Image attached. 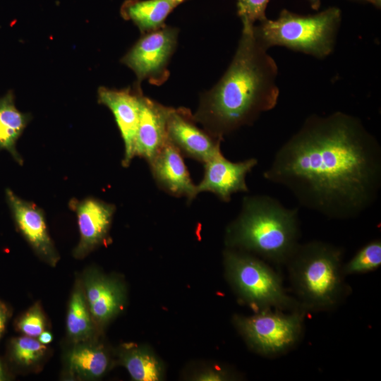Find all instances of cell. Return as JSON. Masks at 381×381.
<instances>
[{
  "mask_svg": "<svg viewBox=\"0 0 381 381\" xmlns=\"http://www.w3.org/2000/svg\"><path fill=\"white\" fill-rule=\"evenodd\" d=\"M258 163L255 158L234 162L220 152L204 163L203 178L196 186L198 193L211 192L222 201L229 202L233 194L248 191L246 177Z\"/></svg>",
  "mask_w": 381,
  "mask_h": 381,
  "instance_id": "11",
  "label": "cell"
},
{
  "mask_svg": "<svg viewBox=\"0 0 381 381\" xmlns=\"http://www.w3.org/2000/svg\"><path fill=\"white\" fill-rule=\"evenodd\" d=\"M263 176L304 208L329 219H353L379 198L381 146L356 116L312 115L276 151Z\"/></svg>",
  "mask_w": 381,
  "mask_h": 381,
  "instance_id": "1",
  "label": "cell"
},
{
  "mask_svg": "<svg viewBox=\"0 0 381 381\" xmlns=\"http://www.w3.org/2000/svg\"><path fill=\"white\" fill-rule=\"evenodd\" d=\"M228 378L227 374L225 372L219 370H210L200 374L197 380L201 381H221Z\"/></svg>",
  "mask_w": 381,
  "mask_h": 381,
  "instance_id": "26",
  "label": "cell"
},
{
  "mask_svg": "<svg viewBox=\"0 0 381 381\" xmlns=\"http://www.w3.org/2000/svg\"><path fill=\"white\" fill-rule=\"evenodd\" d=\"M224 261L235 290L256 310L301 309L296 299L286 291L280 276L265 261L231 250L225 252Z\"/></svg>",
  "mask_w": 381,
  "mask_h": 381,
  "instance_id": "6",
  "label": "cell"
},
{
  "mask_svg": "<svg viewBox=\"0 0 381 381\" xmlns=\"http://www.w3.org/2000/svg\"><path fill=\"white\" fill-rule=\"evenodd\" d=\"M179 30L163 25L142 34V36L121 59L137 77V83L147 79L155 85H160L169 76L168 64L176 48Z\"/></svg>",
  "mask_w": 381,
  "mask_h": 381,
  "instance_id": "8",
  "label": "cell"
},
{
  "mask_svg": "<svg viewBox=\"0 0 381 381\" xmlns=\"http://www.w3.org/2000/svg\"><path fill=\"white\" fill-rule=\"evenodd\" d=\"M343 255L341 248L327 242L314 240L298 244L284 265L301 310H332L350 294Z\"/></svg>",
  "mask_w": 381,
  "mask_h": 381,
  "instance_id": "4",
  "label": "cell"
},
{
  "mask_svg": "<svg viewBox=\"0 0 381 381\" xmlns=\"http://www.w3.org/2000/svg\"><path fill=\"white\" fill-rule=\"evenodd\" d=\"M300 237L298 209L267 195L244 197L239 214L227 229L229 245L277 265L286 264Z\"/></svg>",
  "mask_w": 381,
  "mask_h": 381,
  "instance_id": "3",
  "label": "cell"
},
{
  "mask_svg": "<svg viewBox=\"0 0 381 381\" xmlns=\"http://www.w3.org/2000/svg\"><path fill=\"white\" fill-rule=\"evenodd\" d=\"M142 95L140 84L137 83L134 88L116 90L100 87L98 89V102L112 112L123 141V167H128L133 158Z\"/></svg>",
  "mask_w": 381,
  "mask_h": 381,
  "instance_id": "10",
  "label": "cell"
},
{
  "mask_svg": "<svg viewBox=\"0 0 381 381\" xmlns=\"http://www.w3.org/2000/svg\"><path fill=\"white\" fill-rule=\"evenodd\" d=\"M362 1H365L370 4H373V5H375V6L378 8L380 7L381 0H362Z\"/></svg>",
  "mask_w": 381,
  "mask_h": 381,
  "instance_id": "30",
  "label": "cell"
},
{
  "mask_svg": "<svg viewBox=\"0 0 381 381\" xmlns=\"http://www.w3.org/2000/svg\"><path fill=\"white\" fill-rule=\"evenodd\" d=\"M18 327L26 336L38 337L44 329V318L38 305L32 306L19 320Z\"/></svg>",
  "mask_w": 381,
  "mask_h": 381,
  "instance_id": "25",
  "label": "cell"
},
{
  "mask_svg": "<svg viewBox=\"0 0 381 381\" xmlns=\"http://www.w3.org/2000/svg\"><path fill=\"white\" fill-rule=\"evenodd\" d=\"M108 362L105 352L100 347L92 345L78 346L68 356L71 372L84 377H100L107 370Z\"/></svg>",
  "mask_w": 381,
  "mask_h": 381,
  "instance_id": "19",
  "label": "cell"
},
{
  "mask_svg": "<svg viewBox=\"0 0 381 381\" xmlns=\"http://www.w3.org/2000/svg\"><path fill=\"white\" fill-rule=\"evenodd\" d=\"M123 365L136 381H156L162 378V367L147 350L140 347L127 348L121 354Z\"/></svg>",
  "mask_w": 381,
  "mask_h": 381,
  "instance_id": "20",
  "label": "cell"
},
{
  "mask_svg": "<svg viewBox=\"0 0 381 381\" xmlns=\"http://www.w3.org/2000/svg\"><path fill=\"white\" fill-rule=\"evenodd\" d=\"M87 305L83 291L77 287L72 294L66 319L68 333L75 341L86 339L92 332L90 313Z\"/></svg>",
  "mask_w": 381,
  "mask_h": 381,
  "instance_id": "21",
  "label": "cell"
},
{
  "mask_svg": "<svg viewBox=\"0 0 381 381\" xmlns=\"http://www.w3.org/2000/svg\"><path fill=\"white\" fill-rule=\"evenodd\" d=\"M4 370H3V368H2V366H1V362H0V381L1 380H4Z\"/></svg>",
  "mask_w": 381,
  "mask_h": 381,
  "instance_id": "31",
  "label": "cell"
},
{
  "mask_svg": "<svg viewBox=\"0 0 381 381\" xmlns=\"http://www.w3.org/2000/svg\"><path fill=\"white\" fill-rule=\"evenodd\" d=\"M270 0H237L238 14L242 23L255 25L267 18L265 10Z\"/></svg>",
  "mask_w": 381,
  "mask_h": 381,
  "instance_id": "24",
  "label": "cell"
},
{
  "mask_svg": "<svg viewBox=\"0 0 381 381\" xmlns=\"http://www.w3.org/2000/svg\"><path fill=\"white\" fill-rule=\"evenodd\" d=\"M238 44L219 81L202 95L195 121L223 138L275 107L279 98L277 66L256 38L254 25L242 23Z\"/></svg>",
  "mask_w": 381,
  "mask_h": 381,
  "instance_id": "2",
  "label": "cell"
},
{
  "mask_svg": "<svg viewBox=\"0 0 381 381\" xmlns=\"http://www.w3.org/2000/svg\"><path fill=\"white\" fill-rule=\"evenodd\" d=\"M77 215L80 241L74 250L76 258H83L102 243L109 231L116 207L95 198L70 201Z\"/></svg>",
  "mask_w": 381,
  "mask_h": 381,
  "instance_id": "13",
  "label": "cell"
},
{
  "mask_svg": "<svg viewBox=\"0 0 381 381\" xmlns=\"http://www.w3.org/2000/svg\"><path fill=\"white\" fill-rule=\"evenodd\" d=\"M340 20L341 11L336 7L305 16L284 9L277 19L266 18L254 25V33L266 49L284 46L323 58L333 50Z\"/></svg>",
  "mask_w": 381,
  "mask_h": 381,
  "instance_id": "5",
  "label": "cell"
},
{
  "mask_svg": "<svg viewBox=\"0 0 381 381\" xmlns=\"http://www.w3.org/2000/svg\"><path fill=\"white\" fill-rule=\"evenodd\" d=\"M8 316V310L4 303L0 301V337L3 332Z\"/></svg>",
  "mask_w": 381,
  "mask_h": 381,
  "instance_id": "27",
  "label": "cell"
},
{
  "mask_svg": "<svg viewBox=\"0 0 381 381\" xmlns=\"http://www.w3.org/2000/svg\"><path fill=\"white\" fill-rule=\"evenodd\" d=\"M38 340L43 344H48L52 341V335L49 332L43 331L38 336Z\"/></svg>",
  "mask_w": 381,
  "mask_h": 381,
  "instance_id": "28",
  "label": "cell"
},
{
  "mask_svg": "<svg viewBox=\"0 0 381 381\" xmlns=\"http://www.w3.org/2000/svg\"><path fill=\"white\" fill-rule=\"evenodd\" d=\"M188 0H126L121 7V15L131 20L141 34L164 25L169 14Z\"/></svg>",
  "mask_w": 381,
  "mask_h": 381,
  "instance_id": "17",
  "label": "cell"
},
{
  "mask_svg": "<svg viewBox=\"0 0 381 381\" xmlns=\"http://www.w3.org/2000/svg\"><path fill=\"white\" fill-rule=\"evenodd\" d=\"M149 164L157 184L168 193L188 201L198 194L181 152L169 140Z\"/></svg>",
  "mask_w": 381,
  "mask_h": 381,
  "instance_id": "15",
  "label": "cell"
},
{
  "mask_svg": "<svg viewBox=\"0 0 381 381\" xmlns=\"http://www.w3.org/2000/svg\"><path fill=\"white\" fill-rule=\"evenodd\" d=\"M85 288L90 315L97 322H107L121 309L124 293L116 280L92 272L85 277Z\"/></svg>",
  "mask_w": 381,
  "mask_h": 381,
  "instance_id": "16",
  "label": "cell"
},
{
  "mask_svg": "<svg viewBox=\"0 0 381 381\" xmlns=\"http://www.w3.org/2000/svg\"><path fill=\"white\" fill-rule=\"evenodd\" d=\"M381 265V241L375 238L361 248L347 262L343 265L346 276L373 272Z\"/></svg>",
  "mask_w": 381,
  "mask_h": 381,
  "instance_id": "22",
  "label": "cell"
},
{
  "mask_svg": "<svg viewBox=\"0 0 381 381\" xmlns=\"http://www.w3.org/2000/svg\"><path fill=\"white\" fill-rule=\"evenodd\" d=\"M196 123L188 109L170 107L167 132L169 140L181 154L204 164L221 152L222 139L200 128Z\"/></svg>",
  "mask_w": 381,
  "mask_h": 381,
  "instance_id": "9",
  "label": "cell"
},
{
  "mask_svg": "<svg viewBox=\"0 0 381 381\" xmlns=\"http://www.w3.org/2000/svg\"><path fill=\"white\" fill-rule=\"evenodd\" d=\"M6 197L21 234L39 256L54 265L59 258L49 234L43 210L10 189H6Z\"/></svg>",
  "mask_w": 381,
  "mask_h": 381,
  "instance_id": "12",
  "label": "cell"
},
{
  "mask_svg": "<svg viewBox=\"0 0 381 381\" xmlns=\"http://www.w3.org/2000/svg\"><path fill=\"white\" fill-rule=\"evenodd\" d=\"M46 347L39 340L29 336L20 337L13 342V356L23 365H30L44 354Z\"/></svg>",
  "mask_w": 381,
  "mask_h": 381,
  "instance_id": "23",
  "label": "cell"
},
{
  "mask_svg": "<svg viewBox=\"0 0 381 381\" xmlns=\"http://www.w3.org/2000/svg\"><path fill=\"white\" fill-rule=\"evenodd\" d=\"M313 9H318L320 5V0H308Z\"/></svg>",
  "mask_w": 381,
  "mask_h": 381,
  "instance_id": "29",
  "label": "cell"
},
{
  "mask_svg": "<svg viewBox=\"0 0 381 381\" xmlns=\"http://www.w3.org/2000/svg\"><path fill=\"white\" fill-rule=\"evenodd\" d=\"M169 109L142 95L133 157L144 158L150 163L169 142L167 121Z\"/></svg>",
  "mask_w": 381,
  "mask_h": 381,
  "instance_id": "14",
  "label": "cell"
},
{
  "mask_svg": "<svg viewBox=\"0 0 381 381\" xmlns=\"http://www.w3.org/2000/svg\"><path fill=\"white\" fill-rule=\"evenodd\" d=\"M306 312L297 309L285 313L277 309L236 316L234 322L248 344L265 357H277L293 349L302 338Z\"/></svg>",
  "mask_w": 381,
  "mask_h": 381,
  "instance_id": "7",
  "label": "cell"
},
{
  "mask_svg": "<svg viewBox=\"0 0 381 381\" xmlns=\"http://www.w3.org/2000/svg\"><path fill=\"white\" fill-rule=\"evenodd\" d=\"M30 119V115L16 108L11 91L0 98V151L8 152L20 164L23 159L16 150V143Z\"/></svg>",
  "mask_w": 381,
  "mask_h": 381,
  "instance_id": "18",
  "label": "cell"
}]
</instances>
